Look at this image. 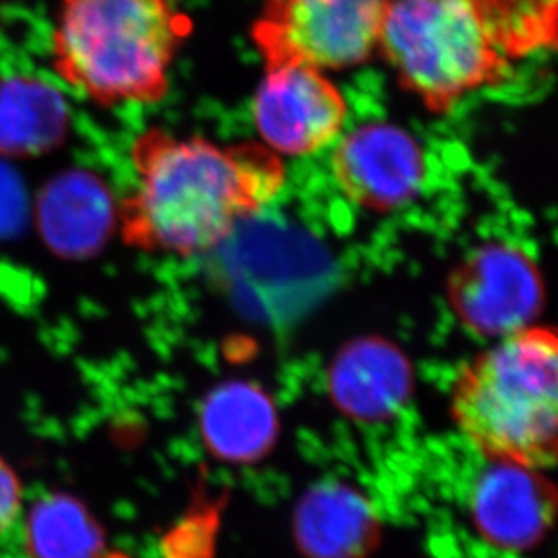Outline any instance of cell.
<instances>
[{"instance_id":"5b68a950","label":"cell","mask_w":558,"mask_h":558,"mask_svg":"<svg viewBox=\"0 0 558 558\" xmlns=\"http://www.w3.org/2000/svg\"><path fill=\"white\" fill-rule=\"evenodd\" d=\"M387 0H268L253 26L266 69H349L378 49Z\"/></svg>"},{"instance_id":"9a60e30c","label":"cell","mask_w":558,"mask_h":558,"mask_svg":"<svg viewBox=\"0 0 558 558\" xmlns=\"http://www.w3.org/2000/svg\"><path fill=\"white\" fill-rule=\"evenodd\" d=\"M21 483L10 464L0 459V532L10 526L21 508Z\"/></svg>"},{"instance_id":"7c38bea8","label":"cell","mask_w":558,"mask_h":558,"mask_svg":"<svg viewBox=\"0 0 558 558\" xmlns=\"http://www.w3.org/2000/svg\"><path fill=\"white\" fill-rule=\"evenodd\" d=\"M24 535L32 558H98L104 548L95 517L69 496H51L33 506Z\"/></svg>"},{"instance_id":"30bf717a","label":"cell","mask_w":558,"mask_h":558,"mask_svg":"<svg viewBox=\"0 0 558 558\" xmlns=\"http://www.w3.org/2000/svg\"><path fill=\"white\" fill-rule=\"evenodd\" d=\"M114 217L106 186L85 172L51 183L38 206L44 241L63 257H87L98 252Z\"/></svg>"},{"instance_id":"6da1fadb","label":"cell","mask_w":558,"mask_h":558,"mask_svg":"<svg viewBox=\"0 0 558 558\" xmlns=\"http://www.w3.org/2000/svg\"><path fill=\"white\" fill-rule=\"evenodd\" d=\"M131 161L137 183L117 214L125 243L180 257L227 241L286 181L282 159L264 143L219 147L159 126L134 140Z\"/></svg>"},{"instance_id":"52a82bcc","label":"cell","mask_w":558,"mask_h":558,"mask_svg":"<svg viewBox=\"0 0 558 558\" xmlns=\"http://www.w3.org/2000/svg\"><path fill=\"white\" fill-rule=\"evenodd\" d=\"M448 295L464 326L506 337L532 324L543 304V279L532 258L508 243H486L453 271Z\"/></svg>"},{"instance_id":"7a4b0ae2","label":"cell","mask_w":558,"mask_h":558,"mask_svg":"<svg viewBox=\"0 0 558 558\" xmlns=\"http://www.w3.org/2000/svg\"><path fill=\"white\" fill-rule=\"evenodd\" d=\"M190 32L170 0H59L53 68L96 106L158 104Z\"/></svg>"},{"instance_id":"9c48e42d","label":"cell","mask_w":558,"mask_h":558,"mask_svg":"<svg viewBox=\"0 0 558 558\" xmlns=\"http://www.w3.org/2000/svg\"><path fill=\"white\" fill-rule=\"evenodd\" d=\"M475 532L499 549L524 551L543 541L557 513V494L541 470L488 461L469 496Z\"/></svg>"},{"instance_id":"ba28073f","label":"cell","mask_w":558,"mask_h":558,"mask_svg":"<svg viewBox=\"0 0 558 558\" xmlns=\"http://www.w3.org/2000/svg\"><path fill=\"white\" fill-rule=\"evenodd\" d=\"M338 189L354 205L389 214L414 201L427 178L425 153L411 132L371 122L349 132L332 153Z\"/></svg>"},{"instance_id":"4fadbf2b","label":"cell","mask_w":558,"mask_h":558,"mask_svg":"<svg viewBox=\"0 0 558 558\" xmlns=\"http://www.w3.org/2000/svg\"><path fill=\"white\" fill-rule=\"evenodd\" d=\"M205 433L225 456L255 453L268 441V405L248 389L222 390L206 407Z\"/></svg>"},{"instance_id":"5bb4252c","label":"cell","mask_w":558,"mask_h":558,"mask_svg":"<svg viewBox=\"0 0 558 558\" xmlns=\"http://www.w3.org/2000/svg\"><path fill=\"white\" fill-rule=\"evenodd\" d=\"M500 48L519 59L554 46L557 38V0H475Z\"/></svg>"},{"instance_id":"8fae6325","label":"cell","mask_w":558,"mask_h":558,"mask_svg":"<svg viewBox=\"0 0 558 558\" xmlns=\"http://www.w3.org/2000/svg\"><path fill=\"white\" fill-rule=\"evenodd\" d=\"M68 131V101L54 85L33 76L0 78V158L43 156Z\"/></svg>"},{"instance_id":"277c9868","label":"cell","mask_w":558,"mask_h":558,"mask_svg":"<svg viewBox=\"0 0 558 558\" xmlns=\"http://www.w3.org/2000/svg\"><path fill=\"white\" fill-rule=\"evenodd\" d=\"M378 48L434 114L502 82L511 60L475 0H387Z\"/></svg>"},{"instance_id":"3957f363","label":"cell","mask_w":558,"mask_h":558,"mask_svg":"<svg viewBox=\"0 0 558 558\" xmlns=\"http://www.w3.org/2000/svg\"><path fill=\"white\" fill-rule=\"evenodd\" d=\"M450 414L486 461L551 469L558 445L557 335L522 327L475 356L453 381Z\"/></svg>"},{"instance_id":"8992f818","label":"cell","mask_w":558,"mask_h":558,"mask_svg":"<svg viewBox=\"0 0 558 558\" xmlns=\"http://www.w3.org/2000/svg\"><path fill=\"white\" fill-rule=\"evenodd\" d=\"M348 101L342 90L304 63L266 69L253 98V120L264 145L282 156L318 153L342 131Z\"/></svg>"}]
</instances>
